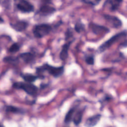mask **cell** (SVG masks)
Masks as SVG:
<instances>
[{"mask_svg": "<svg viewBox=\"0 0 127 127\" xmlns=\"http://www.w3.org/2000/svg\"><path fill=\"white\" fill-rule=\"evenodd\" d=\"M89 27L93 33L96 35L106 34L110 32V30L107 27L95 23H90L89 24Z\"/></svg>", "mask_w": 127, "mask_h": 127, "instance_id": "8992f818", "label": "cell"}, {"mask_svg": "<svg viewBox=\"0 0 127 127\" xmlns=\"http://www.w3.org/2000/svg\"><path fill=\"white\" fill-rule=\"evenodd\" d=\"M101 117L102 115L100 114H97L88 118L84 123V126L85 127H95L99 123Z\"/></svg>", "mask_w": 127, "mask_h": 127, "instance_id": "ba28073f", "label": "cell"}, {"mask_svg": "<svg viewBox=\"0 0 127 127\" xmlns=\"http://www.w3.org/2000/svg\"><path fill=\"white\" fill-rule=\"evenodd\" d=\"M52 27L47 24H40L35 25L33 28V33L37 38H42L51 32Z\"/></svg>", "mask_w": 127, "mask_h": 127, "instance_id": "3957f363", "label": "cell"}, {"mask_svg": "<svg viewBox=\"0 0 127 127\" xmlns=\"http://www.w3.org/2000/svg\"><path fill=\"white\" fill-rule=\"evenodd\" d=\"M111 99H112V97L108 95H106L105 97H103V98L100 100V102L101 103V104H102L104 102H109Z\"/></svg>", "mask_w": 127, "mask_h": 127, "instance_id": "cb8c5ba5", "label": "cell"}, {"mask_svg": "<svg viewBox=\"0 0 127 127\" xmlns=\"http://www.w3.org/2000/svg\"><path fill=\"white\" fill-rule=\"evenodd\" d=\"M84 110V109H80L74 113L72 122L75 126H78L81 123L83 118Z\"/></svg>", "mask_w": 127, "mask_h": 127, "instance_id": "4fadbf2b", "label": "cell"}, {"mask_svg": "<svg viewBox=\"0 0 127 127\" xmlns=\"http://www.w3.org/2000/svg\"><path fill=\"white\" fill-rule=\"evenodd\" d=\"M12 86L16 89H22L27 94L33 95L36 94L38 88L31 83L15 82L13 84Z\"/></svg>", "mask_w": 127, "mask_h": 127, "instance_id": "277c9868", "label": "cell"}, {"mask_svg": "<svg viewBox=\"0 0 127 127\" xmlns=\"http://www.w3.org/2000/svg\"><path fill=\"white\" fill-rule=\"evenodd\" d=\"M19 57L27 63L31 62L34 59V56L29 52L22 53L19 55Z\"/></svg>", "mask_w": 127, "mask_h": 127, "instance_id": "9a60e30c", "label": "cell"}, {"mask_svg": "<svg viewBox=\"0 0 127 127\" xmlns=\"http://www.w3.org/2000/svg\"><path fill=\"white\" fill-rule=\"evenodd\" d=\"M16 1V7L18 10L24 13H30L33 11L34 6L26 0H15Z\"/></svg>", "mask_w": 127, "mask_h": 127, "instance_id": "5b68a950", "label": "cell"}, {"mask_svg": "<svg viewBox=\"0 0 127 127\" xmlns=\"http://www.w3.org/2000/svg\"><path fill=\"white\" fill-rule=\"evenodd\" d=\"M10 25L12 28L17 32H22L26 29L28 23L24 21H19L14 23H10Z\"/></svg>", "mask_w": 127, "mask_h": 127, "instance_id": "30bf717a", "label": "cell"}, {"mask_svg": "<svg viewBox=\"0 0 127 127\" xmlns=\"http://www.w3.org/2000/svg\"><path fill=\"white\" fill-rule=\"evenodd\" d=\"M120 46L121 47H126L127 46V41H125V42L122 43Z\"/></svg>", "mask_w": 127, "mask_h": 127, "instance_id": "d4e9b609", "label": "cell"}, {"mask_svg": "<svg viewBox=\"0 0 127 127\" xmlns=\"http://www.w3.org/2000/svg\"><path fill=\"white\" fill-rule=\"evenodd\" d=\"M0 127H4L2 126V125H0Z\"/></svg>", "mask_w": 127, "mask_h": 127, "instance_id": "83f0119b", "label": "cell"}, {"mask_svg": "<svg viewBox=\"0 0 127 127\" xmlns=\"http://www.w3.org/2000/svg\"><path fill=\"white\" fill-rule=\"evenodd\" d=\"M56 9L54 7L48 4H44L40 8L39 13L42 15L46 16L54 13Z\"/></svg>", "mask_w": 127, "mask_h": 127, "instance_id": "7c38bea8", "label": "cell"}, {"mask_svg": "<svg viewBox=\"0 0 127 127\" xmlns=\"http://www.w3.org/2000/svg\"><path fill=\"white\" fill-rule=\"evenodd\" d=\"M22 77L25 81L28 83H31L32 82H34L38 78V76L30 74H23L22 75Z\"/></svg>", "mask_w": 127, "mask_h": 127, "instance_id": "e0dca14e", "label": "cell"}, {"mask_svg": "<svg viewBox=\"0 0 127 127\" xmlns=\"http://www.w3.org/2000/svg\"><path fill=\"white\" fill-rule=\"evenodd\" d=\"M3 22H4V20H3V18L1 16H0V24L3 23Z\"/></svg>", "mask_w": 127, "mask_h": 127, "instance_id": "4316f807", "label": "cell"}, {"mask_svg": "<svg viewBox=\"0 0 127 127\" xmlns=\"http://www.w3.org/2000/svg\"><path fill=\"white\" fill-rule=\"evenodd\" d=\"M123 0H106L104 5H108L112 11H115L118 9Z\"/></svg>", "mask_w": 127, "mask_h": 127, "instance_id": "8fae6325", "label": "cell"}, {"mask_svg": "<svg viewBox=\"0 0 127 127\" xmlns=\"http://www.w3.org/2000/svg\"><path fill=\"white\" fill-rule=\"evenodd\" d=\"M44 71H47L55 78H58L63 75L64 72V66L63 65L54 66L48 64H45L37 68V72L42 73Z\"/></svg>", "mask_w": 127, "mask_h": 127, "instance_id": "6da1fadb", "label": "cell"}, {"mask_svg": "<svg viewBox=\"0 0 127 127\" xmlns=\"http://www.w3.org/2000/svg\"><path fill=\"white\" fill-rule=\"evenodd\" d=\"M19 45L17 43H14L9 47L8 51L10 53H15L19 51Z\"/></svg>", "mask_w": 127, "mask_h": 127, "instance_id": "ffe728a7", "label": "cell"}, {"mask_svg": "<svg viewBox=\"0 0 127 127\" xmlns=\"http://www.w3.org/2000/svg\"><path fill=\"white\" fill-rule=\"evenodd\" d=\"M84 60L86 64L88 65H93L95 64V57L93 55H85Z\"/></svg>", "mask_w": 127, "mask_h": 127, "instance_id": "ac0fdd59", "label": "cell"}, {"mask_svg": "<svg viewBox=\"0 0 127 127\" xmlns=\"http://www.w3.org/2000/svg\"><path fill=\"white\" fill-rule=\"evenodd\" d=\"M75 110L76 109L75 107H72L67 111L64 120V123L65 124L68 125L72 122L73 117L75 112Z\"/></svg>", "mask_w": 127, "mask_h": 127, "instance_id": "5bb4252c", "label": "cell"}, {"mask_svg": "<svg viewBox=\"0 0 127 127\" xmlns=\"http://www.w3.org/2000/svg\"><path fill=\"white\" fill-rule=\"evenodd\" d=\"M84 29H85V25L81 22L78 21L75 23L74 25V30L77 33H80L82 31H84Z\"/></svg>", "mask_w": 127, "mask_h": 127, "instance_id": "d6986e66", "label": "cell"}, {"mask_svg": "<svg viewBox=\"0 0 127 127\" xmlns=\"http://www.w3.org/2000/svg\"><path fill=\"white\" fill-rule=\"evenodd\" d=\"M6 111L7 112H12V113H19L20 112V110L18 108L12 106H6Z\"/></svg>", "mask_w": 127, "mask_h": 127, "instance_id": "44dd1931", "label": "cell"}, {"mask_svg": "<svg viewBox=\"0 0 127 127\" xmlns=\"http://www.w3.org/2000/svg\"><path fill=\"white\" fill-rule=\"evenodd\" d=\"M104 17L114 28H119L122 26V21L116 16L105 14L104 15Z\"/></svg>", "mask_w": 127, "mask_h": 127, "instance_id": "52a82bcc", "label": "cell"}, {"mask_svg": "<svg viewBox=\"0 0 127 127\" xmlns=\"http://www.w3.org/2000/svg\"><path fill=\"white\" fill-rule=\"evenodd\" d=\"M73 40L68 41L67 42L64 43L62 48V50L60 53L59 57L61 60L63 61H65L68 57V50L69 48L72 43Z\"/></svg>", "mask_w": 127, "mask_h": 127, "instance_id": "9c48e42d", "label": "cell"}, {"mask_svg": "<svg viewBox=\"0 0 127 127\" xmlns=\"http://www.w3.org/2000/svg\"><path fill=\"white\" fill-rule=\"evenodd\" d=\"M84 3L91 4L92 5H96L99 3L101 0H82Z\"/></svg>", "mask_w": 127, "mask_h": 127, "instance_id": "7402d4cb", "label": "cell"}, {"mask_svg": "<svg viewBox=\"0 0 127 127\" xmlns=\"http://www.w3.org/2000/svg\"><path fill=\"white\" fill-rule=\"evenodd\" d=\"M126 36L127 32L126 31H123L115 34L109 39L104 42L102 45H101L98 48L97 52L99 54L104 52L108 49H109L113 44L118 42L120 40L125 38Z\"/></svg>", "mask_w": 127, "mask_h": 127, "instance_id": "7a4b0ae2", "label": "cell"}, {"mask_svg": "<svg viewBox=\"0 0 127 127\" xmlns=\"http://www.w3.org/2000/svg\"><path fill=\"white\" fill-rule=\"evenodd\" d=\"M3 61L4 63L15 65L18 63L19 60H18V58L17 57L8 56V57H6L4 58L3 59Z\"/></svg>", "mask_w": 127, "mask_h": 127, "instance_id": "2e32d148", "label": "cell"}, {"mask_svg": "<svg viewBox=\"0 0 127 127\" xmlns=\"http://www.w3.org/2000/svg\"><path fill=\"white\" fill-rule=\"evenodd\" d=\"M42 2H44L45 4H47V3H49L51 2V0H42Z\"/></svg>", "mask_w": 127, "mask_h": 127, "instance_id": "484cf974", "label": "cell"}, {"mask_svg": "<svg viewBox=\"0 0 127 127\" xmlns=\"http://www.w3.org/2000/svg\"><path fill=\"white\" fill-rule=\"evenodd\" d=\"M73 36L72 31L70 28L67 29L65 33V40H68L69 39L71 38Z\"/></svg>", "mask_w": 127, "mask_h": 127, "instance_id": "603a6c76", "label": "cell"}]
</instances>
